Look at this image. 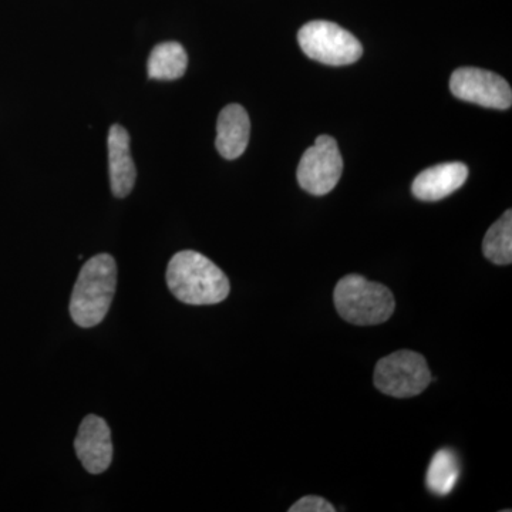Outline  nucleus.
<instances>
[{
    "label": "nucleus",
    "mask_w": 512,
    "mask_h": 512,
    "mask_svg": "<svg viewBox=\"0 0 512 512\" xmlns=\"http://www.w3.org/2000/svg\"><path fill=\"white\" fill-rule=\"evenodd\" d=\"M165 278L175 298L187 305H215L225 301L231 291L227 275L211 259L195 251L175 254Z\"/></svg>",
    "instance_id": "obj_1"
},
{
    "label": "nucleus",
    "mask_w": 512,
    "mask_h": 512,
    "mask_svg": "<svg viewBox=\"0 0 512 512\" xmlns=\"http://www.w3.org/2000/svg\"><path fill=\"white\" fill-rule=\"evenodd\" d=\"M117 288L113 256L100 254L83 265L70 298V316L80 328H93L106 318Z\"/></svg>",
    "instance_id": "obj_2"
},
{
    "label": "nucleus",
    "mask_w": 512,
    "mask_h": 512,
    "mask_svg": "<svg viewBox=\"0 0 512 512\" xmlns=\"http://www.w3.org/2000/svg\"><path fill=\"white\" fill-rule=\"evenodd\" d=\"M333 301L340 318L357 326L382 325L392 318L396 309L393 292L387 286L360 275L340 279Z\"/></svg>",
    "instance_id": "obj_3"
},
{
    "label": "nucleus",
    "mask_w": 512,
    "mask_h": 512,
    "mask_svg": "<svg viewBox=\"0 0 512 512\" xmlns=\"http://www.w3.org/2000/svg\"><path fill=\"white\" fill-rule=\"evenodd\" d=\"M298 42L309 59L328 66L356 63L363 55V46L357 37L328 20L306 23L299 30Z\"/></svg>",
    "instance_id": "obj_4"
},
{
    "label": "nucleus",
    "mask_w": 512,
    "mask_h": 512,
    "mask_svg": "<svg viewBox=\"0 0 512 512\" xmlns=\"http://www.w3.org/2000/svg\"><path fill=\"white\" fill-rule=\"evenodd\" d=\"M373 380L386 396L410 399L423 393L433 377L426 357L413 350H399L377 362Z\"/></svg>",
    "instance_id": "obj_5"
},
{
    "label": "nucleus",
    "mask_w": 512,
    "mask_h": 512,
    "mask_svg": "<svg viewBox=\"0 0 512 512\" xmlns=\"http://www.w3.org/2000/svg\"><path fill=\"white\" fill-rule=\"evenodd\" d=\"M343 173V158L338 143L330 136H319L305 151L298 167V183L309 194H329Z\"/></svg>",
    "instance_id": "obj_6"
},
{
    "label": "nucleus",
    "mask_w": 512,
    "mask_h": 512,
    "mask_svg": "<svg viewBox=\"0 0 512 512\" xmlns=\"http://www.w3.org/2000/svg\"><path fill=\"white\" fill-rule=\"evenodd\" d=\"M450 90L457 99L487 109L507 110L512 104V90L507 80L477 67L457 69L451 76Z\"/></svg>",
    "instance_id": "obj_7"
},
{
    "label": "nucleus",
    "mask_w": 512,
    "mask_h": 512,
    "mask_svg": "<svg viewBox=\"0 0 512 512\" xmlns=\"http://www.w3.org/2000/svg\"><path fill=\"white\" fill-rule=\"evenodd\" d=\"M74 450L87 473H104L113 461V441L106 420L94 414L83 419L74 440Z\"/></svg>",
    "instance_id": "obj_8"
},
{
    "label": "nucleus",
    "mask_w": 512,
    "mask_h": 512,
    "mask_svg": "<svg viewBox=\"0 0 512 512\" xmlns=\"http://www.w3.org/2000/svg\"><path fill=\"white\" fill-rule=\"evenodd\" d=\"M468 178V167L463 163H446L427 168L413 181L414 197L420 201H440L460 190Z\"/></svg>",
    "instance_id": "obj_9"
},
{
    "label": "nucleus",
    "mask_w": 512,
    "mask_h": 512,
    "mask_svg": "<svg viewBox=\"0 0 512 512\" xmlns=\"http://www.w3.org/2000/svg\"><path fill=\"white\" fill-rule=\"evenodd\" d=\"M109 173L111 191L117 198H124L133 191L137 170L130 153V136L126 128L114 124L109 131Z\"/></svg>",
    "instance_id": "obj_10"
},
{
    "label": "nucleus",
    "mask_w": 512,
    "mask_h": 512,
    "mask_svg": "<svg viewBox=\"0 0 512 512\" xmlns=\"http://www.w3.org/2000/svg\"><path fill=\"white\" fill-rule=\"evenodd\" d=\"M251 134V121L247 110L239 104H229L222 109L217 123L218 153L225 160H237L247 150Z\"/></svg>",
    "instance_id": "obj_11"
},
{
    "label": "nucleus",
    "mask_w": 512,
    "mask_h": 512,
    "mask_svg": "<svg viewBox=\"0 0 512 512\" xmlns=\"http://www.w3.org/2000/svg\"><path fill=\"white\" fill-rule=\"evenodd\" d=\"M188 56L177 42L160 43L148 57V77L153 80H177L184 76Z\"/></svg>",
    "instance_id": "obj_12"
},
{
    "label": "nucleus",
    "mask_w": 512,
    "mask_h": 512,
    "mask_svg": "<svg viewBox=\"0 0 512 512\" xmlns=\"http://www.w3.org/2000/svg\"><path fill=\"white\" fill-rule=\"evenodd\" d=\"M458 478H460V463L456 453L448 448L437 451L427 468L426 487L431 493L444 497L454 490Z\"/></svg>",
    "instance_id": "obj_13"
},
{
    "label": "nucleus",
    "mask_w": 512,
    "mask_h": 512,
    "mask_svg": "<svg viewBox=\"0 0 512 512\" xmlns=\"http://www.w3.org/2000/svg\"><path fill=\"white\" fill-rule=\"evenodd\" d=\"M483 252L488 261L495 265H510L512 262V212L491 225L485 234Z\"/></svg>",
    "instance_id": "obj_14"
},
{
    "label": "nucleus",
    "mask_w": 512,
    "mask_h": 512,
    "mask_svg": "<svg viewBox=\"0 0 512 512\" xmlns=\"http://www.w3.org/2000/svg\"><path fill=\"white\" fill-rule=\"evenodd\" d=\"M336 508L333 507L325 498L318 497V495H306L301 498L298 503L289 508V512H335Z\"/></svg>",
    "instance_id": "obj_15"
}]
</instances>
